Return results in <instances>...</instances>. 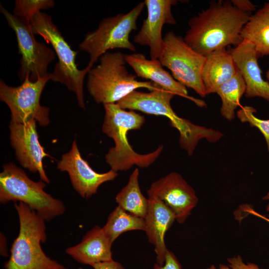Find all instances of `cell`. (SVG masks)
<instances>
[{
  "label": "cell",
  "mask_w": 269,
  "mask_h": 269,
  "mask_svg": "<svg viewBox=\"0 0 269 269\" xmlns=\"http://www.w3.org/2000/svg\"><path fill=\"white\" fill-rule=\"evenodd\" d=\"M251 14L241 11L231 0H212L190 18L183 39L195 51L206 56L243 41L241 33Z\"/></svg>",
  "instance_id": "6da1fadb"
},
{
  "label": "cell",
  "mask_w": 269,
  "mask_h": 269,
  "mask_svg": "<svg viewBox=\"0 0 269 269\" xmlns=\"http://www.w3.org/2000/svg\"><path fill=\"white\" fill-rule=\"evenodd\" d=\"M105 109L102 132L112 138L115 146L105 155L106 162L115 172L127 171L134 165L147 167L153 163L162 152L160 145L154 151L141 154L136 152L129 142L128 132L139 129L145 122L144 116L134 111H127L117 103L103 105Z\"/></svg>",
  "instance_id": "7a4b0ae2"
},
{
  "label": "cell",
  "mask_w": 269,
  "mask_h": 269,
  "mask_svg": "<svg viewBox=\"0 0 269 269\" xmlns=\"http://www.w3.org/2000/svg\"><path fill=\"white\" fill-rule=\"evenodd\" d=\"M175 95L161 87L149 92L134 90L122 100L123 108L131 111L167 117L171 125L179 133L180 146L191 155L199 141L205 139L209 142H216L223 134L212 128L195 125L179 117L172 109L170 102Z\"/></svg>",
  "instance_id": "3957f363"
},
{
  "label": "cell",
  "mask_w": 269,
  "mask_h": 269,
  "mask_svg": "<svg viewBox=\"0 0 269 269\" xmlns=\"http://www.w3.org/2000/svg\"><path fill=\"white\" fill-rule=\"evenodd\" d=\"M19 222V231L10 249L5 269H67L48 257L41 244L46 241L45 220L22 202L14 204Z\"/></svg>",
  "instance_id": "277c9868"
},
{
  "label": "cell",
  "mask_w": 269,
  "mask_h": 269,
  "mask_svg": "<svg viewBox=\"0 0 269 269\" xmlns=\"http://www.w3.org/2000/svg\"><path fill=\"white\" fill-rule=\"evenodd\" d=\"M125 56L121 52H107L100 57L99 64L89 71L87 87L97 103H117L138 88L151 91L160 87L136 80V75L129 73L125 66Z\"/></svg>",
  "instance_id": "5b68a950"
},
{
  "label": "cell",
  "mask_w": 269,
  "mask_h": 269,
  "mask_svg": "<svg viewBox=\"0 0 269 269\" xmlns=\"http://www.w3.org/2000/svg\"><path fill=\"white\" fill-rule=\"evenodd\" d=\"M30 26L34 35L42 36L52 46L58 56V62L51 73V80L65 85L74 92L78 105L84 109V80L93 67L87 65L82 70L78 68L76 64L77 52L71 49L50 15L41 11L36 13L30 22Z\"/></svg>",
  "instance_id": "8992f818"
},
{
  "label": "cell",
  "mask_w": 269,
  "mask_h": 269,
  "mask_svg": "<svg viewBox=\"0 0 269 269\" xmlns=\"http://www.w3.org/2000/svg\"><path fill=\"white\" fill-rule=\"evenodd\" d=\"M45 186L42 180L36 182L30 179L14 163L5 164L0 174V202L23 203L45 221H49L63 214L65 206L61 200L44 190Z\"/></svg>",
  "instance_id": "52a82bcc"
},
{
  "label": "cell",
  "mask_w": 269,
  "mask_h": 269,
  "mask_svg": "<svg viewBox=\"0 0 269 269\" xmlns=\"http://www.w3.org/2000/svg\"><path fill=\"white\" fill-rule=\"evenodd\" d=\"M145 3L140 2L126 13L104 18L95 30L89 32L79 44L80 49L89 55L88 65L93 67L100 57L113 49H125L135 51L130 40V35L137 29L136 21Z\"/></svg>",
  "instance_id": "ba28073f"
},
{
  "label": "cell",
  "mask_w": 269,
  "mask_h": 269,
  "mask_svg": "<svg viewBox=\"0 0 269 269\" xmlns=\"http://www.w3.org/2000/svg\"><path fill=\"white\" fill-rule=\"evenodd\" d=\"M205 56L192 49L183 38L173 31L163 37V47L158 58L162 66L185 87L193 90L202 97L206 94L202 79Z\"/></svg>",
  "instance_id": "9c48e42d"
},
{
  "label": "cell",
  "mask_w": 269,
  "mask_h": 269,
  "mask_svg": "<svg viewBox=\"0 0 269 269\" xmlns=\"http://www.w3.org/2000/svg\"><path fill=\"white\" fill-rule=\"evenodd\" d=\"M51 79V73H47L35 82L26 76L17 87L8 86L0 79V99L9 108L10 122L23 123L35 120L40 126L49 124V109L40 105V99L45 85Z\"/></svg>",
  "instance_id": "30bf717a"
},
{
  "label": "cell",
  "mask_w": 269,
  "mask_h": 269,
  "mask_svg": "<svg viewBox=\"0 0 269 269\" xmlns=\"http://www.w3.org/2000/svg\"><path fill=\"white\" fill-rule=\"evenodd\" d=\"M0 10L16 36L18 53L21 56L18 72L20 81L23 82L26 76L31 81H37L48 73V67L56 57L54 50L36 40L27 21L11 14L1 5Z\"/></svg>",
  "instance_id": "8fae6325"
},
{
  "label": "cell",
  "mask_w": 269,
  "mask_h": 269,
  "mask_svg": "<svg viewBox=\"0 0 269 269\" xmlns=\"http://www.w3.org/2000/svg\"><path fill=\"white\" fill-rule=\"evenodd\" d=\"M148 198L162 201L183 223L196 206L198 198L193 188L177 172H171L153 182L147 191Z\"/></svg>",
  "instance_id": "7c38bea8"
},
{
  "label": "cell",
  "mask_w": 269,
  "mask_h": 269,
  "mask_svg": "<svg viewBox=\"0 0 269 269\" xmlns=\"http://www.w3.org/2000/svg\"><path fill=\"white\" fill-rule=\"evenodd\" d=\"M36 122L35 120L23 123L10 122V143L21 165L31 172H38L41 180L49 183L43 164V158L49 155L40 144Z\"/></svg>",
  "instance_id": "4fadbf2b"
},
{
  "label": "cell",
  "mask_w": 269,
  "mask_h": 269,
  "mask_svg": "<svg viewBox=\"0 0 269 269\" xmlns=\"http://www.w3.org/2000/svg\"><path fill=\"white\" fill-rule=\"evenodd\" d=\"M57 167L68 173L74 189L86 198L95 194L101 184L114 180L118 175L112 169L102 173L94 170L82 157L76 140L73 141L71 149L62 155Z\"/></svg>",
  "instance_id": "5bb4252c"
},
{
  "label": "cell",
  "mask_w": 269,
  "mask_h": 269,
  "mask_svg": "<svg viewBox=\"0 0 269 269\" xmlns=\"http://www.w3.org/2000/svg\"><path fill=\"white\" fill-rule=\"evenodd\" d=\"M176 0H145L147 16L144 19L138 33L134 36V42L147 46L149 49L150 59H158L163 47L162 30L164 24H175L171 8L176 5Z\"/></svg>",
  "instance_id": "9a60e30c"
},
{
  "label": "cell",
  "mask_w": 269,
  "mask_h": 269,
  "mask_svg": "<svg viewBox=\"0 0 269 269\" xmlns=\"http://www.w3.org/2000/svg\"><path fill=\"white\" fill-rule=\"evenodd\" d=\"M229 50L245 82V97L262 98L269 102V83L262 76L258 64L260 56L254 45L243 39L240 44Z\"/></svg>",
  "instance_id": "2e32d148"
},
{
  "label": "cell",
  "mask_w": 269,
  "mask_h": 269,
  "mask_svg": "<svg viewBox=\"0 0 269 269\" xmlns=\"http://www.w3.org/2000/svg\"><path fill=\"white\" fill-rule=\"evenodd\" d=\"M125 60L133 68L136 76L149 80L175 95L191 100L198 107L206 106L204 101L189 96L186 87L177 81L172 75L163 69L158 59H148L142 53H138L126 54Z\"/></svg>",
  "instance_id": "e0dca14e"
},
{
  "label": "cell",
  "mask_w": 269,
  "mask_h": 269,
  "mask_svg": "<svg viewBox=\"0 0 269 269\" xmlns=\"http://www.w3.org/2000/svg\"><path fill=\"white\" fill-rule=\"evenodd\" d=\"M148 199V208L144 218V232L148 241L154 247L156 263L162 266L168 250L165 235L176 217L173 211L161 200L155 198Z\"/></svg>",
  "instance_id": "ac0fdd59"
},
{
  "label": "cell",
  "mask_w": 269,
  "mask_h": 269,
  "mask_svg": "<svg viewBox=\"0 0 269 269\" xmlns=\"http://www.w3.org/2000/svg\"><path fill=\"white\" fill-rule=\"evenodd\" d=\"M112 244L103 228L95 226L87 232L79 244L68 248L66 253L76 262L92 267L113 260Z\"/></svg>",
  "instance_id": "d6986e66"
},
{
  "label": "cell",
  "mask_w": 269,
  "mask_h": 269,
  "mask_svg": "<svg viewBox=\"0 0 269 269\" xmlns=\"http://www.w3.org/2000/svg\"><path fill=\"white\" fill-rule=\"evenodd\" d=\"M238 71L230 50L226 48L206 55L202 72L206 95L216 93L219 87L232 79Z\"/></svg>",
  "instance_id": "ffe728a7"
},
{
  "label": "cell",
  "mask_w": 269,
  "mask_h": 269,
  "mask_svg": "<svg viewBox=\"0 0 269 269\" xmlns=\"http://www.w3.org/2000/svg\"><path fill=\"white\" fill-rule=\"evenodd\" d=\"M241 36L254 45L260 57L269 56V0L251 14Z\"/></svg>",
  "instance_id": "44dd1931"
},
{
  "label": "cell",
  "mask_w": 269,
  "mask_h": 269,
  "mask_svg": "<svg viewBox=\"0 0 269 269\" xmlns=\"http://www.w3.org/2000/svg\"><path fill=\"white\" fill-rule=\"evenodd\" d=\"M138 176L139 170L136 168L131 174L127 184L117 195L116 201L124 210L144 219L149 201L141 192Z\"/></svg>",
  "instance_id": "7402d4cb"
},
{
  "label": "cell",
  "mask_w": 269,
  "mask_h": 269,
  "mask_svg": "<svg viewBox=\"0 0 269 269\" xmlns=\"http://www.w3.org/2000/svg\"><path fill=\"white\" fill-rule=\"evenodd\" d=\"M245 92V82L239 70L232 79L217 89L216 93L220 97L222 103L220 114L226 120L231 121L234 119L235 110Z\"/></svg>",
  "instance_id": "603a6c76"
},
{
  "label": "cell",
  "mask_w": 269,
  "mask_h": 269,
  "mask_svg": "<svg viewBox=\"0 0 269 269\" xmlns=\"http://www.w3.org/2000/svg\"><path fill=\"white\" fill-rule=\"evenodd\" d=\"M111 242H113L122 233L132 230H145L144 219L134 216L117 206L110 214L105 225L102 227Z\"/></svg>",
  "instance_id": "cb8c5ba5"
},
{
  "label": "cell",
  "mask_w": 269,
  "mask_h": 269,
  "mask_svg": "<svg viewBox=\"0 0 269 269\" xmlns=\"http://www.w3.org/2000/svg\"><path fill=\"white\" fill-rule=\"evenodd\" d=\"M54 5V1L52 0H16L13 14L30 24L36 13Z\"/></svg>",
  "instance_id": "d4e9b609"
},
{
  "label": "cell",
  "mask_w": 269,
  "mask_h": 269,
  "mask_svg": "<svg viewBox=\"0 0 269 269\" xmlns=\"http://www.w3.org/2000/svg\"><path fill=\"white\" fill-rule=\"evenodd\" d=\"M256 109L245 106L237 112V116L242 123H248L250 126L256 127L262 133L266 141L269 154V120H263L256 116Z\"/></svg>",
  "instance_id": "484cf974"
},
{
  "label": "cell",
  "mask_w": 269,
  "mask_h": 269,
  "mask_svg": "<svg viewBox=\"0 0 269 269\" xmlns=\"http://www.w3.org/2000/svg\"><path fill=\"white\" fill-rule=\"evenodd\" d=\"M228 264H220L218 269H261L254 263H246L239 255L228 258Z\"/></svg>",
  "instance_id": "4316f807"
},
{
  "label": "cell",
  "mask_w": 269,
  "mask_h": 269,
  "mask_svg": "<svg viewBox=\"0 0 269 269\" xmlns=\"http://www.w3.org/2000/svg\"><path fill=\"white\" fill-rule=\"evenodd\" d=\"M182 267L175 255L168 250L166 254L164 264L162 266L156 263L153 269H181Z\"/></svg>",
  "instance_id": "83f0119b"
},
{
  "label": "cell",
  "mask_w": 269,
  "mask_h": 269,
  "mask_svg": "<svg viewBox=\"0 0 269 269\" xmlns=\"http://www.w3.org/2000/svg\"><path fill=\"white\" fill-rule=\"evenodd\" d=\"M231 2L242 12L251 14L256 11L257 6L249 0H231Z\"/></svg>",
  "instance_id": "f1b7e54d"
},
{
  "label": "cell",
  "mask_w": 269,
  "mask_h": 269,
  "mask_svg": "<svg viewBox=\"0 0 269 269\" xmlns=\"http://www.w3.org/2000/svg\"><path fill=\"white\" fill-rule=\"evenodd\" d=\"M92 267L94 269H125L120 263L114 260L98 263Z\"/></svg>",
  "instance_id": "f546056e"
},
{
  "label": "cell",
  "mask_w": 269,
  "mask_h": 269,
  "mask_svg": "<svg viewBox=\"0 0 269 269\" xmlns=\"http://www.w3.org/2000/svg\"><path fill=\"white\" fill-rule=\"evenodd\" d=\"M6 239L2 234H0V255L2 256H7Z\"/></svg>",
  "instance_id": "4dcf8cb0"
},
{
  "label": "cell",
  "mask_w": 269,
  "mask_h": 269,
  "mask_svg": "<svg viewBox=\"0 0 269 269\" xmlns=\"http://www.w3.org/2000/svg\"><path fill=\"white\" fill-rule=\"evenodd\" d=\"M263 200H268L269 203L266 207L267 211L269 213V191L267 193V194L263 198Z\"/></svg>",
  "instance_id": "1f68e13d"
},
{
  "label": "cell",
  "mask_w": 269,
  "mask_h": 269,
  "mask_svg": "<svg viewBox=\"0 0 269 269\" xmlns=\"http://www.w3.org/2000/svg\"><path fill=\"white\" fill-rule=\"evenodd\" d=\"M266 76L267 79V81L269 83V67L267 71L266 72Z\"/></svg>",
  "instance_id": "d6a6232c"
},
{
  "label": "cell",
  "mask_w": 269,
  "mask_h": 269,
  "mask_svg": "<svg viewBox=\"0 0 269 269\" xmlns=\"http://www.w3.org/2000/svg\"><path fill=\"white\" fill-rule=\"evenodd\" d=\"M207 269H217L216 267L214 265H211L210 267L208 268Z\"/></svg>",
  "instance_id": "836d02e7"
},
{
  "label": "cell",
  "mask_w": 269,
  "mask_h": 269,
  "mask_svg": "<svg viewBox=\"0 0 269 269\" xmlns=\"http://www.w3.org/2000/svg\"><path fill=\"white\" fill-rule=\"evenodd\" d=\"M268 220V221L269 222V219H267Z\"/></svg>",
  "instance_id": "e575fe53"
}]
</instances>
